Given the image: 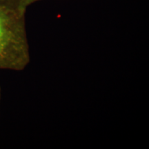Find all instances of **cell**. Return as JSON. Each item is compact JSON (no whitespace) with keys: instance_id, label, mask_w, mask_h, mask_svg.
<instances>
[{"instance_id":"cell-1","label":"cell","mask_w":149,"mask_h":149,"mask_svg":"<svg viewBox=\"0 0 149 149\" xmlns=\"http://www.w3.org/2000/svg\"><path fill=\"white\" fill-rule=\"evenodd\" d=\"M26 12L0 3V69L21 71L31 61Z\"/></svg>"},{"instance_id":"cell-2","label":"cell","mask_w":149,"mask_h":149,"mask_svg":"<svg viewBox=\"0 0 149 149\" xmlns=\"http://www.w3.org/2000/svg\"><path fill=\"white\" fill-rule=\"evenodd\" d=\"M0 3L8 7H10V8L18 9V10L26 12L25 10L22 9L23 0H0Z\"/></svg>"},{"instance_id":"cell-3","label":"cell","mask_w":149,"mask_h":149,"mask_svg":"<svg viewBox=\"0 0 149 149\" xmlns=\"http://www.w3.org/2000/svg\"><path fill=\"white\" fill-rule=\"evenodd\" d=\"M40 1H44V0H23V3H22V9H23L24 10L26 11L28 7L33 4V3H37Z\"/></svg>"},{"instance_id":"cell-4","label":"cell","mask_w":149,"mask_h":149,"mask_svg":"<svg viewBox=\"0 0 149 149\" xmlns=\"http://www.w3.org/2000/svg\"><path fill=\"white\" fill-rule=\"evenodd\" d=\"M0 100H1V88H0Z\"/></svg>"}]
</instances>
